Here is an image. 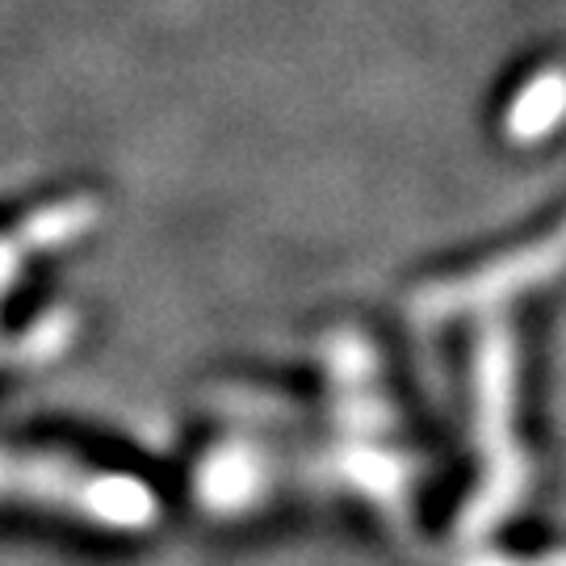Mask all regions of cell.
Segmentation results:
<instances>
[{
  "label": "cell",
  "instance_id": "cell-1",
  "mask_svg": "<svg viewBox=\"0 0 566 566\" xmlns=\"http://www.w3.org/2000/svg\"><path fill=\"white\" fill-rule=\"evenodd\" d=\"M479 420H483V453H486V483L479 500L465 512V528L483 533L495 516H504L507 507L525 495L528 465L521 449L512 441V390H516V348L507 327L491 324L479 336Z\"/></svg>",
  "mask_w": 566,
  "mask_h": 566
},
{
  "label": "cell",
  "instance_id": "cell-2",
  "mask_svg": "<svg viewBox=\"0 0 566 566\" xmlns=\"http://www.w3.org/2000/svg\"><path fill=\"white\" fill-rule=\"evenodd\" d=\"M0 500H25V504L67 507L88 521H105L114 528H143L151 521V495L135 479L118 474H88L76 465L0 453Z\"/></svg>",
  "mask_w": 566,
  "mask_h": 566
},
{
  "label": "cell",
  "instance_id": "cell-3",
  "mask_svg": "<svg viewBox=\"0 0 566 566\" xmlns=\"http://www.w3.org/2000/svg\"><path fill=\"white\" fill-rule=\"evenodd\" d=\"M554 264H558V235H549L542 248H525L516 256H504L500 264H486L483 273H474V277H458V282L449 285L424 290L416 311L424 319H441V315H458L465 306L495 303L500 294H512V290L537 282V277H549Z\"/></svg>",
  "mask_w": 566,
  "mask_h": 566
},
{
  "label": "cell",
  "instance_id": "cell-4",
  "mask_svg": "<svg viewBox=\"0 0 566 566\" xmlns=\"http://www.w3.org/2000/svg\"><path fill=\"white\" fill-rule=\"evenodd\" d=\"M558 114H563V81H558V72H546L516 97L512 114H507V130L516 139H542L546 130H554Z\"/></svg>",
  "mask_w": 566,
  "mask_h": 566
}]
</instances>
